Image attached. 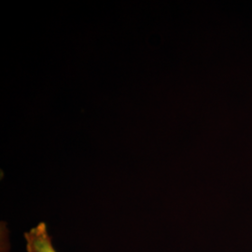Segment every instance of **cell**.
I'll list each match as a JSON object with an SVG mask.
<instances>
[{
	"instance_id": "6da1fadb",
	"label": "cell",
	"mask_w": 252,
	"mask_h": 252,
	"mask_svg": "<svg viewBox=\"0 0 252 252\" xmlns=\"http://www.w3.org/2000/svg\"><path fill=\"white\" fill-rule=\"evenodd\" d=\"M27 252H57L44 222L38 223L25 234Z\"/></svg>"
}]
</instances>
